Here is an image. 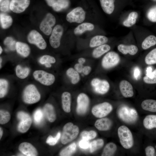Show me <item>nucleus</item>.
I'll use <instances>...</instances> for the list:
<instances>
[{
    "instance_id": "1",
    "label": "nucleus",
    "mask_w": 156,
    "mask_h": 156,
    "mask_svg": "<svg viewBox=\"0 0 156 156\" xmlns=\"http://www.w3.org/2000/svg\"><path fill=\"white\" fill-rule=\"evenodd\" d=\"M118 134L120 142L125 148H131L134 144V140L132 133L129 128L125 125L120 126L118 129Z\"/></svg>"
},
{
    "instance_id": "2",
    "label": "nucleus",
    "mask_w": 156,
    "mask_h": 156,
    "mask_svg": "<svg viewBox=\"0 0 156 156\" xmlns=\"http://www.w3.org/2000/svg\"><path fill=\"white\" fill-rule=\"evenodd\" d=\"M79 132L78 127L74 125L72 122L67 123L64 126L61 137V142L63 144H66L75 139Z\"/></svg>"
},
{
    "instance_id": "3",
    "label": "nucleus",
    "mask_w": 156,
    "mask_h": 156,
    "mask_svg": "<svg viewBox=\"0 0 156 156\" xmlns=\"http://www.w3.org/2000/svg\"><path fill=\"white\" fill-rule=\"evenodd\" d=\"M118 115L121 120L128 124L133 123L138 118V114L135 109L125 106H122L118 109Z\"/></svg>"
},
{
    "instance_id": "4",
    "label": "nucleus",
    "mask_w": 156,
    "mask_h": 156,
    "mask_svg": "<svg viewBox=\"0 0 156 156\" xmlns=\"http://www.w3.org/2000/svg\"><path fill=\"white\" fill-rule=\"evenodd\" d=\"M41 96L36 87L33 84L27 86L23 92V98L26 103L32 104L39 101Z\"/></svg>"
},
{
    "instance_id": "5",
    "label": "nucleus",
    "mask_w": 156,
    "mask_h": 156,
    "mask_svg": "<svg viewBox=\"0 0 156 156\" xmlns=\"http://www.w3.org/2000/svg\"><path fill=\"white\" fill-rule=\"evenodd\" d=\"M89 84L95 92L101 95L107 93L110 88V84L107 80L97 77L92 78Z\"/></svg>"
},
{
    "instance_id": "6",
    "label": "nucleus",
    "mask_w": 156,
    "mask_h": 156,
    "mask_svg": "<svg viewBox=\"0 0 156 156\" xmlns=\"http://www.w3.org/2000/svg\"><path fill=\"white\" fill-rule=\"evenodd\" d=\"M120 57L116 52L111 51L107 53L103 57L101 62L102 67L108 70L112 68L119 63Z\"/></svg>"
},
{
    "instance_id": "7",
    "label": "nucleus",
    "mask_w": 156,
    "mask_h": 156,
    "mask_svg": "<svg viewBox=\"0 0 156 156\" xmlns=\"http://www.w3.org/2000/svg\"><path fill=\"white\" fill-rule=\"evenodd\" d=\"M33 76L37 81L46 86L52 85L55 80V77L53 74L42 70L35 71Z\"/></svg>"
},
{
    "instance_id": "8",
    "label": "nucleus",
    "mask_w": 156,
    "mask_h": 156,
    "mask_svg": "<svg viewBox=\"0 0 156 156\" xmlns=\"http://www.w3.org/2000/svg\"><path fill=\"white\" fill-rule=\"evenodd\" d=\"M113 109V107L109 103L105 102L97 104L92 108V112L96 117L102 118L110 113Z\"/></svg>"
},
{
    "instance_id": "9",
    "label": "nucleus",
    "mask_w": 156,
    "mask_h": 156,
    "mask_svg": "<svg viewBox=\"0 0 156 156\" xmlns=\"http://www.w3.org/2000/svg\"><path fill=\"white\" fill-rule=\"evenodd\" d=\"M17 118L20 121L17 127L18 131L22 133L26 132L29 129L31 124L30 116L25 112L20 111L18 113Z\"/></svg>"
},
{
    "instance_id": "10",
    "label": "nucleus",
    "mask_w": 156,
    "mask_h": 156,
    "mask_svg": "<svg viewBox=\"0 0 156 156\" xmlns=\"http://www.w3.org/2000/svg\"><path fill=\"white\" fill-rule=\"evenodd\" d=\"M85 12L81 7H77L67 15L66 19L70 23H81L84 20L85 18Z\"/></svg>"
},
{
    "instance_id": "11",
    "label": "nucleus",
    "mask_w": 156,
    "mask_h": 156,
    "mask_svg": "<svg viewBox=\"0 0 156 156\" xmlns=\"http://www.w3.org/2000/svg\"><path fill=\"white\" fill-rule=\"evenodd\" d=\"M27 39L30 43L35 44L41 49H44L47 47L45 40L42 36L36 30L31 31L27 36Z\"/></svg>"
},
{
    "instance_id": "12",
    "label": "nucleus",
    "mask_w": 156,
    "mask_h": 156,
    "mask_svg": "<svg viewBox=\"0 0 156 156\" xmlns=\"http://www.w3.org/2000/svg\"><path fill=\"white\" fill-rule=\"evenodd\" d=\"M55 18L50 13H48L41 22L40 28L43 32L47 35H49L52 31V27L55 25Z\"/></svg>"
},
{
    "instance_id": "13",
    "label": "nucleus",
    "mask_w": 156,
    "mask_h": 156,
    "mask_svg": "<svg viewBox=\"0 0 156 156\" xmlns=\"http://www.w3.org/2000/svg\"><path fill=\"white\" fill-rule=\"evenodd\" d=\"M90 102L89 98L87 94L83 92L79 94L77 98V113L80 115L85 113L89 107Z\"/></svg>"
},
{
    "instance_id": "14",
    "label": "nucleus",
    "mask_w": 156,
    "mask_h": 156,
    "mask_svg": "<svg viewBox=\"0 0 156 156\" xmlns=\"http://www.w3.org/2000/svg\"><path fill=\"white\" fill-rule=\"evenodd\" d=\"M63 32V29L61 25H57L55 27L49 40L50 44L53 48L56 49L59 47Z\"/></svg>"
},
{
    "instance_id": "15",
    "label": "nucleus",
    "mask_w": 156,
    "mask_h": 156,
    "mask_svg": "<svg viewBox=\"0 0 156 156\" xmlns=\"http://www.w3.org/2000/svg\"><path fill=\"white\" fill-rule=\"evenodd\" d=\"M30 0H12L10 10L14 12L19 13L24 11L29 6Z\"/></svg>"
},
{
    "instance_id": "16",
    "label": "nucleus",
    "mask_w": 156,
    "mask_h": 156,
    "mask_svg": "<svg viewBox=\"0 0 156 156\" xmlns=\"http://www.w3.org/2000/svg\"><path fill=\"white\" fill-rule=\"evenodd\" d=\"M119 87L120 92L124 97L129 98L133 96V87L128 81L126 80H122L120 83Z\"/></svg>"
},
{
    "instance_id": "17",
    "label": "nucleus",
    "mask_w": 156,
    "mask_h": 156,
    "mask_svg": "<svg viewBox=\"0 0 156 156\" xmlns=\"http://www.w3.org/2000/svg\"><path fill=\"white\" fill-rule=\"evenodd\" d=\"M19 150L26 156H36L38 155L37 151L35 148L29 143H22L19 146Z\"/></svg>"
},
{
    "instance_id": "18",
    "label": "nucleus",
    "mask_w": 156,
    "mask_h": 156,
    "mask_svg": "<svg viewBox=\"0 0 156 156\" xmlns=\"http://www.w3.org/2000/svg\"><path fill=\"white\" fill-rule=\"evenodd\" d=\"M66 74L71 84L75 85L80 82L81 79V75L73 67L68 68L66 71Z\"/></svg>"
},
{
    "instance_id": "19",
    "label": "nucleus",
    "mask_w": 156,
    "mask_h": 156,
    "mask_svg": "<svg viewBox=\"0 0 156 156\" xmlns=\"http://www.w3.org/2000/svg\"><path fill=\"white\" fill-rule=\"evenodd\" d=\"M112 124V120L107 118H102L97 120L94 125L100 131H106L110 129Z\"/></svg>"
},
{
    "instance_id": "20",
    "label": "nucleus",
    "mask_w": 156,
    "mask_h": 156,
    "mask_svg": "<svg viewBox=\"0 0 156 156\" xmlns=\"http://www.w3.org/2000/svg\"><path fill=\"white\" fill-rule=\"evenodd\" d=\"M143 125L148 130L156 129V114H151L146 116L143 120Z\"/></svg>"
},
{
    "instance_id": "21",
    "label": "nucleus",
    "mask_w": 156,
    "mask_h": 156,
    "mask_svg": "<svg viewBox=\"0 0 156 156\" xmlns=\"http://www.w3.org/2000/svg\"><path fill=\"white\" fill-rule=\"evenodd\" d=\"M61 101L63 110L66 113L70 112L71 103V95L70 93L68 91L64 92L62 94Z\"/></svg>"
},
{
    "instance_id": "22",
    "label": "nucleus",
    "mask_w": 156,
    "mask_h": 156,
    "mask_svg": "<svg viewBox=\"0 0 156 156\" xmlns=\"http://www.w3.org/2000/svg\"><path fill=\"white\" fill-rule=\"evenodd\" d=\"M117 48L119 51L124 55L128 53L131 55H134L138 51L137 47L134 45H127L121 44L118 45Z\"/></svg>"
},
{
    "instance_id": "23",
    "label": "nucleus",
    "mask_w": 156,
    "mask_h": 156,
    "mask_svg": "<svg viewBox=\"0 0 156 156\" xmlns=\"http://www.w3.org/2000/svg\"><path fill=\"white\" fill-rule=\"evenodd\" d=\"M111 49L108 44H104L96 47L92 53V57L95 59H98L104 54L107 52Z\"/></svg>"
},
{
    "instance_id": "24",
    "label": "nucleus",
    "mask_w": 156,
    "mask_h": 156,
    "mask_svg": "<svg viewBox=\"0 0 156 156\" xmlns=\"http://www.w3.org/2000/svg\"><path fill=\"white\" fill-rule=\"evenodd\" d=\"M16 50L18 53L24 57H28L30 52V47L27 44L19 42L16 43Z\"/></svg>"
},
{
    "instance_id": "25",
    "label": "nucleus",
    "mask_w": 156,
    "mask_h": 156,
    "mask_svg": "<svg viewBox=\"0 0 156 156\" xmlns=\"http://www.w3.org/2000/svg\"><path fill=\"white\" fill-rule=\"evenodd\" d=\"M43 112L48 120L51 122H54L56 118V115L53 106L47 103L44 107Z\"/></svg>"
},
{
    "instance_id": "26",
    "label": "nucleus",
    "mask_w": 156,
    "mask_h": 156,
    "mask_svg": "<svg viewBox=\"0 0 156 156\" xmlns=\"http://www.w3.org/2000/svg\"><path fill=\"white\" fill-rule=\"evenodd\" d=\"M144 110L152 113H156V100L147 99L143 101L141 105Z\"/></svg>"
},
{
    "instance_id": "27",
    "label": "nucleus",
    "mask_w": 156,
    "mask_h": 156,
    "mask_svg": "<svg viewBox=\"0 0 156 156\" xmlns=\"http://www.w3.org/2000/svg\"><path fill=\"white\" fill-rule=\"evenodd\" d=\"M108 41V38L105 36H96L92 38L90 40L89 46L91 48L96 47L105 44Z\"/></svg>"
},
{
    "instance_id": "28",
    "label": "nucleus",
    "mask_w": 156,
    "mask_h": 156,
    "mask_svg": "<svg viewBox=\"0 0 156 156\" xmlns=\"http://www.w3.org/2000/svg\"><path fill=\"white\" fill-rule=\"evenodd\" d=\"M101 7L105 13L110 14L114 9V0H100Z\"/></svg>"
},
{
    "instance_id": "29",
    "label": "nucleus",
    "mask_w": 156,
    "mask_h": 156,
    "mask_svg": "<svg viewBox=\"0 0 156 156\" xmlns=\"http://www.w3.org/2000/svg\"><path fill=\"white\" fill-rule=\"evenodd\" d=\"M94 28V25L91 23H85L77 27L74 30V33L76 35H80L87 31H92Z\"/></svg>"
},
{
    "instance_id": "30",
    "label": "nucleus",
    "mask_w": 156,
    "mask_h": 156,
    "mask_svg": "<svg viewBox=\"0 0 156 156\" xmlns=\"http://www.w3.org/2000/svg\"><path fill=\"white\" fill-rule=\"evenodd\" d=\"M117 149V146L115 143L112 142L109 143L104 147L101 156H112L115 153Z\"/></svg>"
},
{
    "instance_id": "31",
    "label": "nucleus",
    "mask_w": 156,
    "mask_h": 156,
    "mask_svg": "<svg viewBox=\"0 0 156 156\" xmlns=\"http://www.w3.org/2000/svg\"><path fill=\"white\" fill-rule=\"evenodd\" d=\"M15 72L16 75L18 78L23 79L28 76L30 72V69L27 67H23L18 65L16 67Z\"/></svg>"
},
{
    "instance_id": "32",
    "label": "nucleus",
    "mask_w": 156,
    "mask_h": 156,
    "mask_svg": "<svg viewBox=\"0 0 156 156\" xmlns=\"http://www.w3.org/2000/svg\"><path fill=\"white\" fill-rule=\"evenodd\" d=\"M0 19L1 26L4 29L9 28L12 23V19L11 16L5 14H0Z\"/></svg>"
},
{
    "instance_id": "33",
    "label": "nucleus",
    "mask_w": 156,
    "mask_h": 156,
    "mask_svg": "<svg viewBox=\"0 0 156 156\" xmlns=\"http://www.w3.org/2000/svg\"><path fill=\"white\" fill-rule=\"evenodd\" d=\"M138 15L137 12H131L129 14L127 18L123 22V25L125 27H129L134 25L136 23Z\"/></svg>"
},
{
    "instance_id": "34",
    "label": "nucleus",
    "mask_w": 156,
    "mask_h": 156,
    "mask_svg": "<svg viewBox=\"0 0 156 156\" xmlns=\"http://www.w3.org/2000/svg\"><path fill=\"white\" fill-rule=\"evenodd\" d=\"M156 44V37L153 35H150L143 40L142 44V48L147 49Z\"/></svg>"
},
{
    "instance_id": "35",
    "label": "nucleus",
    "mask_w": 156,
    "mask_h": 156,
    "mask_svg": "<svg viewBox=\"0 0 156 156\" xmlns=\"http://www.w3.org/2000/svg\"><path fill=\"white\" fill-rule=\"evenodd\" d=\"M69 4L68 0H57L52 7L54 10L59 12L67 8Z\"/></svg>"
},
{
    "instance_id": "36",
    "label": "nucleus",
    "mask_w": 156,
    "mask_h": 156,
    "mask_svg": "<svg viewBox=\"0 0 156 156\" xmlns=\"http://www.w3.org/2000/svg\"><path fill=\"white\" fill-rule=\"evenodd\" d=\"M39 62L41 64L44 65L46 67L50 68L52 66V64L56 62V60L55 58L53 56L45 55L40 58Z\"/></svg>"
},
{
    "instance_id": "37",
    "label": "nucleus",
    "mask_w": 156,
    "mask_h": 156,
    "mask_svg": "<svg viewBox=\"0 0 156 156\" xmlns=\"http://www.w3.org/2000/svg\"><path fill=\"white\" fill-rule=\"evenodd\" d=\"M144 60L147 65L156 64V48L152 50L148 53L145 58Z\"/></svg>"
},
{
    "instance_id": "38",
    "label": "nucleus",
    "mask_w": 156,
    "mask_h": 156,
    "mask_svg": "<svg viewBox=\"0 0 156 156\" xmlns=\"http://www.w3.org/2000/svg\"><path fill=\"white\" fill-rule=\"evenodd\" d=\"M76 145L75 142L73 143L63 149L60 152V155L61 156H71L75 151Z\"/></svg>"
},
{
    "instance_id": "39",
    "label": "nucleus",
    "mask_w": 156,
    "mask_h": 156,
    "mask_svg": "<svg viewBox=\"0 0 156 156\" xmlns=\"http://www.w3.org/2000/svg\"><path fill=\"white\" fill-rule=\"evenodd\" d=\"M104 144V141L102 139H98L94 140L90 144L89 147L90 153H93L101 148Z\"/></svg>"
},
{
    "instance_id": "40",
    "label": "nucleus",
    "mask_w": 156,
    "mask_h": 156,
    "mask_svg": "<svg viewBox=\"0 0 156 156\" xmlns=\"http://www.w3.org/2000/svg\"><path fill=\"white\" fill-rule=\"evenodd\" d=\"M8 83L4 79H0V98L3 97L6 94L8 89Z\"/></svg>"
},
{
    "instance_id": "41",
    "label": "nucleus",
    "mask_w": 156,
    "mask_h": 156,
    "mask_svg": "<svg viewBox=\"0 0 156 156\" xmlns=\"http://www.w3.org/2000/svg\"><path fill=\"white\" fill-rule=\"evenodd\" d=\"M10 119V113L7 111L1 109L0 110V123L4 124L9 122Z\"/></svg>"
},
{
    "instance_id": "42",
    "label": "nucleus",
    "mask_w": 156,
    "mask_h": 156,
    "mask_svg": "<svg viewBox=\"0 0 156 156\" xmlns=\"http://www.w3.org/2000/svg\"><path fill=\"white\" fill-rule=\"evenodd\" d=\"M143 80L144 82L148 84L156 83V68L152 72L149 76L146 75L144 77Z\"/></svg>"
},
{
    "instance_id": "43",
    "label": "nucleus",
    "mask_w": 156,
    "mask_h": 156,
    "mask_svg": "<svg viewBox=\"0 0 156 156\" xmlns=\"http://www.w3.org/2000/svg\"><path fill=\"white\" fill-rule=\"evenodd\" d=\"M44 114L43 112L40 109H37L34 112L33 117L35 123L37 125L40 124L42 121Z\"/></svg>"
},
{
    "instance_id": "44",
    "label": "nucleus",
    "mask_w": 156,
    "mask_h": 156,
    "mask_svg": "<svg viewBox=\"0 0 156 156\" xmlns=\"http://www.w3.org/2000/svg\"><path fill=\"white\" fill-rule=\"evenodd\" d=\"M96 135V133L95 131L91 130L89 131H84L82 132L81 133V136L82 139L89 140L95 138Z\"/></svg>"
},
{
    "instance_id": "45",
    "label": "nucleus",
    "mask_w": 156,
    "mask_h": 156,
    "mask_svg": "<svg viewBox=\"0 0 156 156\" xmlns=\"http://www.w3.org/2000/svg\"><path fill=\"white\" fill-rule=\"evenodd\" d=\"M147 16L150 21L156 22V5L153 6L148 10Z\"/></svg>"
},
{
    "instance_id": "46",
    "label": "nucleus",
    "mask_w": 156,
    "mask_h": 156,
    "mask_svg": "<svg viewBox=\"0 0 156 156\" xmlns=\"http://www.w3.org/2000/svg\"><path fill=\"white\" fill-rule=\"evenodd\" d=\"M4 44L7 46L11 50L14 51L16 49V42L11 37H7L4 41Z\"/></svg>"
},
{
    "instance_id": "47",
    "label": "nucleus",
    "mask_w": 156,
    "mask_h": 156,
    "mask_svg": "<svg viewBox=\"0 0 156 156\" xmlns=\"http://www.w3.org/2000/svg\"><path fill=\"white\" fill-rule=\"evenodd\" d=\"M61 136V133L58 132L57 133L55 138H53L52 136L49 135L47 138L46 142L51 146L55 145L59 140Z\"/></svg>"
},
{
    "instance_id": "48",
    "label": "nucleus",
    "mask_w": 156,
    "mask_h": 156,
    "mask_svg": "<svg viewBox=\"0 0 156 156\" xmlns=\"http://www.w3.org/2000/svg\"><path fill=\"white\" fill-rule=\"evenodd\" d=\"M9 0H4L1 2L0 9L1 11L6 12L9 11L10 9Z\"/></svg>"
},
{
    "instance_id": "49",
    "label": "nucleus",
    "mask_w": 156,
    "mask_h": 156,
    "mask_svg": "<svg viewBox=\"0 0 156 156\" xmlns=\"http://www.w3.org/2000/svg\"><path fill=\"white\" fill-rule=\"evenodd\" d=\"M145 153L146 156H154L156 155L155 147L151 145L147 146L145 148Z\"/></svg>"
},
{
    "instance_id": "50",
    "label": "nucleus",
    "mask_w": 156,
    "mask_h": 156,
    "mask_svg": "<svg viewBox=\"0 0 156 156\" xmlns=\"http://www.w3.org/2000/svg\"><path fill=\"white\" fill-rule=\"evenodd\" d=\"M92 70V68L91 66L89 65H84L81 74L84 76H88L90 74Z\"/></svg>"
},
{
    "instance_id": "51",
    "label": "nucleus",
    "mask_w": 156,
    "mask_h": 156,
    "mask_svg": "<svg viewBox=\"0 0 156 156\" xmlns=\"http://www.w3.org/2000/svg\"><path fill=\"white\" fill-rule=\"evenodd\" d=\"M88 140L82 139L79 142V147L83 149H86L89 147L90 144Z\"/></svg>"
},
{
    "instance_id": "52",
    "label": "nucleus",
    "mask_w": 156,
    "mask_h": 156,
    "mask_svg": "<svg viewBox=\"0 0 156 156\" xmlns=\"http://www.w3.org/2000/svg\"><path fill=\"white\" fill-rule=\"evenodd\" d=\"M84 65L77 62L74 64L73 67L81 75Z\"/></svg>"
},
{
    "instance_id": "53",
    "label": "nucleus",
    "mask_w": 156,
    "mask_h": 156,
    "mask_svg": "<svg viewBox=\"0 0 156 156\" xmlns=\"http://www.w3.org/2000/svg\"><path fill=\"white\" fill-rule=\"evenodd\" d=\"M77 62L80 64L84 65L87 62V60L84 57H80L77 59Z\"/></svg>"
},
{
    "instance_id": "54",
    "label": "nucleus",
    "mask_w": 156,
    "mask_h": 156,
    "mask_svg": "<svg viewBox=\"0 0 156 156\" xmlns=\"http://www.w3.org/2000/svg\"><path fill=\"white\" fill-rule=\"evenodd\" d=\"M57 0H46L48 5L52 6Z\"/></svg>"
},
{
    "instance_id": "55",
    "label": "nucleus",
    "mask_w": 156,
    "mask_h": 156,
    "mask_svg": "<svg viewBox=\"0 0 156 156\" xmlns=\"http://www.w3.org/2000/svg\"><path fill=\"white\" fill-rule=\"evenodd\" d=\"M140 72L139 69L137 68H136L135 69L134 73V76L135 78H137L140 74Z\"/></svg>"
},
{
    "instance_id": "56",
    "label": "nucleus",
    "mask_w": 156,
    "mask_h": 156,
    "mask_svg": "<svg viewBox=\"0 0 156 156\" xmlns=\"http://www.w3.org/2000/svg\"><path fill=\"white\" fill-rule=\"evenodd\" d=\"M3 131L1 127L0 128V139H1L2 137L3 134Z\"/></svg>"
},
{
    "instance_id": "57",
    "label": "nucleus",
    "mask_w": 156,
    "mask_h": 156,
    "mask_svg": "<svg viewBox=\"0 0 156 156\" xmlns=\"http://www.w3.org/2000/svg\"><path fill=\"white\" fill-rule=\"evenodd\" d=\"M3 51V49L0 46V54H1Z\"/></svg>"
},
{
    "instance_id": "58",
    "label": "nucleus",
    "mask_w": 156,
    "mask_h": 156,
    "mask_svg": "<svg viewBox=\"0 0 156 156\" xmlns=\"http://www.w3.org/2000/svg\"><path fill=\"white\" fill-rule=\"evenodd\" d=\"M2 60L1 57L0 58V68H1V64L2 63Z\"/></svg>"
},
{
    "instance_id": "59",
    "label": "nucleus",
    "mask_w": 156,
    "mask_h": 156,
    "mask_svg": "<svg viewBox=\"0 0 156 156\" xmlns=\"http://www.w3.org/2000/svg\"><path fill=\"white\" fill-rule=\"evenodd\" d=\"M2 0H0V2H1L2 1Z\"/></svg>"
}]
</instances>
